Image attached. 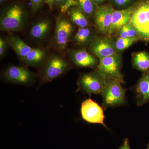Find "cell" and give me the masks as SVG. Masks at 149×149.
Listing matches in <instances>:
<instances>
[{"label":"cell","mask_w":149,"mask_h":149,"mask_svg":"<svg viewBox=\"0 0 149 149\" xmlns=\"http://www.w3.org/2000/svg\"><path fill=\"white\" fill-rule=\"evenodd\" d=\"M26 15L22 6L18 4L10 5L1 13L0 19V29L6 32H15L24 27Z\"/></svg>","instance_id":"6da1fadb"},{"label":"cell","mask_w":149,"mask_h":149,"mask_svg":"<svg viewBox=\"0 0 149 149\" xmlns=\"http://www.w3.org/2000/svg\"><path fill=\"white\" fill-rule=\"evenodd\" d=\"M129 22L136 29L139 39L149 42V0L137 2Z\"/></svg>","instance_id":"7a4b0ae2"},{"label":"cell","mask_w":149,"mask_h":149,"mask_svg":"<svg viewBox=\"0 0 149 149\" xmlns=\"http://www.w3.org/2000/svg\"><path fill=\"white\" fill-rule=\"evenodd\" d=\"M122 83L117 80H107L101 93L103 99V108L124 106L126 103V90Z\"/></svg>","instance_id":"3957f363"},{"label":"cell","mask_w":149,"mask_h":149,"mask_svg":"<svg viewBox=\"0 0 149 149\" xmlns=\"http://www.w3.org/2000/svg\"><path fill=\"white\" fill-rule=\"evenodd\" d=\"M122 66V56L120 53H117L100 59L96 70L106 80H117L124 84Z\"/></svg>","instance_id":"277c9868"},{"label":"cell","mask_w":149,"mask_h":149,"mask_svg":"<svg viewBox=\"0 0 149 149\" xmlns=\"http://www.w3.org/2000/svg\"><path fill=\"white\" fill-rule=\"evenodd\" d=\"M69 64L62 57L51 56L46 61L41 71L40 84L49 83L60 77L68 71Z\"/></svg>","instance_id":"5b68a950"},{"label":"cell","mask_w":149,"mask_h":149,"mask_svg":"<svg viewBox=\"0 0 149 149\" xmlns=\"http://www.w3.org/2000/svg\"><path fill=\"white\" fill-rule=\"evenodd\" d=\"M106 80L96 70L81 74L78 80V91L91 96L93 94H101Z\"/></svg>","instance_id":"8992f818"},{"label":"cell","mask_w":149,"mask_h":149,"mask_svg":"<svg viewBox=\"0 0 149 149\" xmlns=\"http://www.w3.org/2000/svg\"><path fill=\"white\" fill-rule=\"evenodd\" d=\"M89 52L99 59L118 53L115 47V40L110 36L95 38L88 47Z\"/></svg>","instance_id":"52a82bcc"},{"label":"cell","mask_w":149,"mask_h":149,"mask_svg":"<svg viewBox=\"0 0 149 149\" xmlns=\"http://www.w3.org/2000/svg\"><path fill=\"white\" fill-rule=\"evenodd\" d=\"M4 78L9 83L17 85H28L35 80V76L25 67L10 65L3 73Z\"/></svg>","instance_id":"ba28073f"},{"label":"cell","mask_w":149,"mask_h":149,"mask_svg":"<svg viewBox=\"0 0 149 149\" xmlns=\"http://www.w3.org/2000/svg\"><path fill=\"white\" fill-rule=\"evenodd\" d=\"M80 111L82 118L86 122L102 124L108 128L104 122L105 116L103 109L92 99H87L82 102Z\"/></svg>","instance_id":"9c48e42d"},{"label":"cell","mask_w":149,"mask_h":149,"mask_svg":"<svg viewBox=\"0 0 149 149\" xmlns=\"http://www.w3.org/2000/svg\"><path fill=\"white\" fill-rule=\"evenodd\" d=\"M73 31V26L66 18H58L56 21L54 42L60 51L66 49Z\"/></svg>","instance_id":"30bf717a"},{"label":"cell","mask_w":149,"mask_h":149,"mask_svg":"<svg viewBox=\"0 0 149 149\" xmlns=\"http://www.w3.org/2000/svg\"><path fill=\"white\" fill-rule=\"evenodd\" d=\"M114 9L111 4H102L98 6L93 18L96 32L107 35L111 24Z\"/></svg>","instance_id":"8fae6325"},{"label":"cell","mask_w":149,"mask_h":149,"mask_svg":"<svg viewBox=\"0 0 149 149\" xmlns=\"http://www.w3.org/2000/svg\"><path fill=\"white\" fill-rule=\"evenodd\" d=\"M137 3L136 2L130 7L124 9H114L113 12L111 24L107 36H111L117 32L121 27L129 22Z\"/></svg>","instance_id":"7c38bea8"},{"label":"cell","mask_w":149,"mask_h":149,"mask_svg":"<svg viewBox=\"0 0 149 149\" xmlns=\"http://www.w3.org/2000/svg\"><path fill=\"white\" fill-rule=\"evenodd\" d=\"M71 61L76 66L80 68L97 67L99 59L85 49L72 51L70 53Z\"/></svg>","instance_id":"4fadbf2b"},{"label":"cell","mask_w":149,"mask_h":149,"mask_svg":"<svg viewBox=\"0 0 149 149\" xmlns=\"http://www.w3.org/2000/svg\"><path fill=\"white\" fill-rule=\"evenodd\" d=\"M136 104L141 107L149 102V71L143 72L135 86Z\"/></svg>","instance_id":"5bb4252c"},{"label":"cell","mask_w":149,"mask_h":149,"mask_svg":"<svg viewBox=\"0 0 149 149\" xmlns=\"http://www.w3.org/2000/svg\"><path fill=\"white\" fill-rule=\"evenodd\" d=\"M6 40L9 45L16 53L19 59L24 63L26 56L32 48L16 35H8Z\"/></svg>","instance_id":"9a60e30c"},{"label":"cell","mask_w":149,"mask_h":149,"mask_svg":"<svg viewBox=\"0 0 149 149\" xmlns=\"http://www.w3.org/2000/svg\"><path fill=\"white\" fill-rule=\"evenodd\" d=\"M96 36L95 31L91 27L79 28L73 38V42L81 47H89Z\"/></svg>","instance_id":"2e32d148"},{"label":"cell","mask_w":149,"mask_h":149,"mask_svg":"<svg viewBox=\"0 0 149 149\" xmlns=\"http://www.w3.org/2000/svg\"><path fill=\"white\" fill-rule=\"evenodd\" d=\"M71 21L79 28L91 27V22L88 16L76 6H72L67 10Z\"/></svg>","instance_id":"e0dca14e"},{"label":"cell","mask_w":149,"mask_h":149,"mask_svg":"<svg viewBox=\"0 0 149 149\" xmlns=\"http://www.w3.org/2000/svg\"><path fill=\"white\" fill-rule=\"evenodd\" d=\"M51 27V22L48 19H43L36 22L30 31V36L34 40H42L47 35Z\"/></svg>","instance_id":"ac0fdd59"},{"label":"cell","mask_w":149,"mask_h":149,"mask_svg":"<svg viewBox=\"0 0 149 149\" xmlns=\"http://www.w3.org/2000/svg\"><path fill=\"white\" fill-rule=\"evenodd\" d=\"M132 65L135 69L143 72L149 71V54L145 51L134 54L132 58Z\"/></svg>","instance_id":"d6986e66"},{"label":"cell","mask_w":149,"mask_h":149,"mask_svg":"<svg viewBox=\"0 0 149 149\" xmlns=\"http://www.w3.org/2000/svg\"><path fill=\"white\" fill-rule=\"evenodd\" d=\"M45 56V51L41 49L32 48L26 56L24 63L29 66H39L44 61Z\"/></svg>","instance_id":"ffe728a7"},{"label":"cell","mask_w":149,"mask_h":149,"mask_svg":"<svg viewBox=\"0 0 149 149\" xmlns=\"http://www.w3.org/2000/svg\"><path fill=\"white\" fill-rule=\"evenodd\" d=\"M74 1L77 7L89 18H93L98 6L93 0H74Z\"/></svg>","instance_id":"44dd1931"},{"label":"cell","mask_w":149,"mask_h":149,"mask_svg":"<svg viewBox=\"0 0 149 149\" xmlns=\"http://www.w3.org/2000/svg\"><path fill=\"white\" fill-rule=\"evenodd\" d=\"M139 37H131V38H119L117 37L115 40V47L118 53L125 50L133 44L137 42L139 40Z\"/></svg>","instance_id":"7402d4cb"},{"label":"cell","mask_w":149,"mask_h":149,"mask_svg":"<svg viewBox=\"0 0 149 149\" xmlns=\"http://www.w3.org/2000/svg\"><path fill=\"white\" fill-rule=\"evenodd\" d=\"M46 2L51 9L56 6L61 9L62 13H65L71 6H76L74 0H46Z\"/></svg>","instance_id":"603a6c76"},{"label":"cell","mask_w":149,"mask_h":149,"mask_svg":"<svg viewBox=\"0 0 149 149\" xmlns=\"http://www.w3.org/2000/svg\"><path fill=\"white\" fill-rule=\"evenodd\" d=\"M117 32V37L119 38L139 37L136 29L129 22L121 27Z\"/></svg>","instance_id":"cb8c5ba5"},{"label":"cell","mask_w":149,"mask_h":149,"mask_svg":"<svg viewBox=\"0 0 149 149\" xmlns=\"http://www.w3.org/2000/svg\"><path fill=\"white\" fill-rule=\"evenodd\" d=\"M115 9L122 10L128 8L137 2L136 0H109Z\"/></svg>","instance_id":"d4e9b609"},{"label":"cell","mask_w":149,"mask_h":149,"mask_svg":"<svg viewBox=\"0 0 149 149\" xmlns=\"http://www.w3.org/2000/svg\"><path fill=\"white\" fill-rule=\"evenodd\" d=\"M32 12L35 13L42 7L44 0H30Z\"/></svg>","instance_id":"484cf974"},{"label":"cell","mask_w":149,"mask_h":149,"mask_svg":"<svg viewBox=\"0 0 149 149\" xmlns=\"http://www.w3.org/2000/svg\"><path fill=\"white\" fill-rule=\"evenodd\" d=\"M8 45L6 40L3 39V37L0 38V57L1 58L5 54L7 49V45Z\"/></svg>","instance_id":"4316f807"},{"label":"cell","mask_w":149,"mask_h":149,"mask_svg":"<svg viewBox=\"0 0 149 149\" xmlns=\"http://www.w3.org/2000/svg\"><path fill=\"white\" fill-rule=\"evenodd\" d=\"M119 149H131L129 145V140L125 138L123 141V144L119 147Z\"/></svg>","instance_id":"83f0119b"},{"label":"cell","mask_w":149,"mask_h":149,"mask_svg":"<svg viewBox=\"0 0 149 149\" xmlns=\"http://www.w3.org/2000/svg\"><path fill=\"white\" fill-rule=\"evenodd\" d=\"M93 1L98 6L102 4L104 2L109 1V0H93Z\"/></svg>","instance_id":"f1b7e54d"},{"label":"cell","mask_w":149,"mask_h":149,"mask_svg":"<svg viewBox=\"0 0 149 149\" xmlns=\"http://www.w3.org/2000/svg\"><path fill=\"white\" fill-rule=\"evenodd\" d=\"M6 1V0H0V3H1V4H3V3L5 2Z\"/></svg>","instance_id":"f546056e"},{"label":"cell","mask_w":149,"mask_h":149,"mask_svg":"<svg viewBox=\"0 0 149 149\" xmlns=\"http://www.w3.org/2000/svg\"><path fill=\"white\" fill-rule=\"evenodd\" d=\"M146 149H149V143L148 144V146H147L146 148Z\"/></svg>","instance_id":"4dcf8cb0"}]
</instances>
